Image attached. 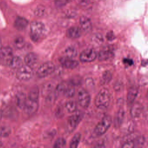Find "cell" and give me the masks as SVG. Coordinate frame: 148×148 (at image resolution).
<instances>
[{
  "mask_svg": "<svg viewBox=\"0 0 148 148\" xmlns=\"http://www.w3.org/2000/svg\"><path fill=\"white\" fill-rule=\"evenodd\" d=\"M110 102V94L106 88L101 89L95 98V104L100 110H104L109 106Z\"/></svg>",
  "mask_w": 148,
  "mask_h": 148,
  "instance_id": "1",
  "label": "cell"
},
{
  "mask_svg": "<svg viewBox=\"0 0 148 148\" xmlns=\"http://www.w3.org/2000/svg\"><path fill=\"white\" fill-rule=\"evenodd\" d=\"M112 124V119L109 115L104 116L96 125L93 130L92 136L94 137L100 136L104 134L109 130Z\"/></svg>",
  "mask_w": 148,
  "mask_h": 148,
  "instance_id": "2",
  "label": "cell"
},
{
  "mask_svg": "<svg viewBox=\"0 0 148 148\" xmlns=\"http://www.w3.org/2000/svg\"><path fill=\"white\" fill-rule=\"evenodd\" d=\"M31 39L34 42H37L40 38L45 30L44 24L39 21H34L30 25Z\"/></svg>",
  "mask_w": 148,
  "mask_h": 148,
  "instance_id": "3",
  "label": "cell"
},
{
  "mask_svg": "<svg viewBox=\"0 0 148 148\" xmlns=\"http://www.w3.org/2000/svg\"><path fill=\"white\" fill-rule=\"evenodd\" d=\"M55 70V65L52 62H46L39 67L36 72V75L38 77L43 78L51 75Z\"/></svg>",
  "mask_w": 148,
  "mask_h": 148,
  "instance_id": "4",
  "label": "cell"
},
{
  "mask_svg": "<svg viewBox=\"0 0 148 148\" xmlns=\"http://www.w3.org/2000/svg\"><path fill=\"white\" fill-rule=\"evenodd\" d=\"M17 70L16 76L18 79L21 81H28L33 75L32 69L26 65H23Z\"/></svg>",
  "mask_w": 148,
  "mask_h": 148,
  "instance_id": "5",
  "label": "cell"
},
{
  "mask_svg": "<svg viewBox=\"0 0 148 148\" xmlns=\"http://www.w3.org/2000/svg\"><path fill=\"white\" fill-rule=\"evenodd\" d=\"M78 100L79 105L86 109L90 103L91 97L89 92L85 89H80L78 92Z\"/></svg>",
  "mask_w": 148,
  "mask_h": 148,
  "instance_id": "6",
  "label": "cell"
},
{
  "mask_svg": "<svg viewBox=\"0 0 148 148\" xmlns=\"http://www.w3.org/2000/svg\"><path fill=\"white\" fill-rule=\"evenodd\" d=\"M83 117L84 113L82 112L81 111H76L68 119V127L72 131L75 130L81 122Z\"/></svg>",
  "mask_w": 148,
  "mask_h": 148,
  "instance_id": "7",
  "label": "cell"
},
{
  "mask_svg": "<svg viewBox=\"0 0 148 148\" xmlns=\"http://www.w3.org/2000/svg\"><path fill=\"white\" fill-rule=\"evenodd\" d=\"M38 107V100H34L27 98L23 110L28 115H32L36 113Z\"/></svg>",
  "mask_w": 148,
  "mask_h": 148,
  "instance_id": "8",
  "label": "cell"
},
{
  "mask_svg": "<svg viewBox=\"0 0 148 148\" xmlns=\"http://www.w3.org/2000/svg\"><path fill=\"white\" fill-rule=\"evenodd\" d=\"M97 57L96 51L93 49H87L84 50L79 56L81 62H91L95 60Z\"/></svg>",
  "mask_w": 148,
  "mask_h": 148,
  "instance_id": "9",
  "label": "cell"
},
{
  "mask_svg": "<svg viewBox=\"0 0 148 148\" xmlns=\"http://www.w3.org/2000/svg\"><path fill=\"white\" fill-rule=\"evenodd\" d=\"M13 54L12 50L9 47H2L0 49V59L3 61L7 62L8 64L13 56Z\"/></svg>",
  "mask_w": 148,
  "mask_h": 148,
  "instance_id": "10",
  "label": "cell"
},
{
  "mask_svg": "<svg viewBox=\"0 0 148 148\" xmlns=\"http://www.w3.org/2000/svg\"><path fill=\"white\" fill-rule=\"evenodd\" d=\"M60 62L64 67L67 69H74L78 66L79 62L72 58L65 57L60 60Z\"/></svg>",
  "mask_w": 148,
  "mask_h": 148,
  "instance_id": "11",
  "label": "cell"
},
{
  "mask_svg": "<svg viewBox=\"0 0 148 148\" xmlns=\"http://www.w3.org/2000/svg\"><path fill=\"white\" fill-rule=\"evenodd\" d=\"M38 61V57L34 53L30 52L27 53L25 58V65L32 69L35 67Z\"/></svg>",
  "mask_w": 148,
  "mask_h": 148,
  "instance_id": "12",
  "label": "cell"
},
{
  "mask_svg": "<svg viewBox=\"0 0 148 148\" xmlns=\"http://www.w3.org/2000/svg\"><path fill=\"white\" fill-rule=\"evenodd\" d=\"M79 24L83 31L89 32L92 28V23L90 20L86 16H83L79 19Z\"/></svg>",
  "mask_w": 148,
  "mask_h": 148,
  "instance_id": "13",
  "label": "cell"
},
{
  "mask_svg": "<svg viewBox=\"0 0 148 148\" xmlns=\"http://www.w3.org/2000/svg\"><path fill=\"white\" fill-rule=\"evenodd\" d=\"M66 36L69 38L77 39L82 35V31L77 27H70L66 31Z\"/></svg>",
  "mask_w": 148,
  "mask_h": 148,
  "instance_id": "14",
  "label": "cell"
},
{
  "mask_svg": "<svg viewBox=\"0 0 148 148\" xmlns=\"http://www.w3.org/2000/svg\"><path fill=\"white\" fill-rule=\"evenodd\" d=\"M138 89L136 86L132 87L129 90L127 96V102L129 105L134 103L138 94Z\"/></svg>",
  "mask_w": 148,
  "mask_h": 148,
  "instance_id": "15",
  "label": "cell"
},
{
  "mask_svg": "<svg viewBox=\"0 0 148 148\" xmlns=\"http://www.w3.org/2000/svg\"><path fill=\"white\" fill-rule=\"evenodd\" d=\"M28 25V21L23 17H18L14 21V27L19 31L25 29Z\"/></svg>",
  "mask_w": 148,
  "mask_h": 148,
  "instance_id": "16",
  "label": "cell"
},
{
  "mask_svg": "<svg viewBox=\"0 0 148 148\" xmlns=\"http://www.w3.org/2000/svg\"><path fill=\"white\" fill-rule=\"evenodd\" d=\"M143 107L141 103H136L132 106L130 110V114L132 117L134 118L138 117L143 111Z\"/></svg>",
  "mask_w": 148,
  "mask_h": 148,
  "instance_id": "17",
  "label": "cell"
},
{
  "mask_svg": "<svg viewBox=\"0 0 148 148\" xmlns=\"http://www.w3.org/2000/svg\"><path fill=\"white\" fill-rule=\"evenodd\" d=\"M8 64L12 69L17 70L24 65L22 59L18 56H13L10 60Z\"/></svg>",
  "mask_w": 148,
  "mask_h": 148,
  "instance_id": "18",
  "label": "cell"
},
{
  "mask_svg": "<svg viewBox=\"0 0 148 148\" xmlns=\"http://www.w3.org/2000/svg\"><path fill=\"white\" fill-rule=\"evenodd\" d=\"M27 98L25 94L23 92H20L18 93L15 98V102L17 106L21 109L23 110L25 103L26 101Z\"/></svg>",
  "mask_w": 148,
  "mask_h": 148,
  "instance_id": "19",
  "label": "cell"
},
{
  "mask_svg": "<svg viewBox=\"0 0 148 148\" xmlns=\"http://www.w3.org/2000/svg\"><path fill=\"white\" fill-rule=\"evenodd\" d=\"M112 74L109 71H106L104 72L100 77V84L101 85H106L109 84L112 79Z\"/></svg>",
  "mask_w": 148,
  "mask_h": 148,
  "instance_id": "20",
  "label": "cell"
},
{
  "mask_svg": "<svg viewBox=\"0 0 148 148\" xmlns=\"http://www.w3.org/2000/svg\"><path fill=\"white\" fill-rule=\"evenodd\" d=\"M113 52L110 50H103L99 53L98 55L99 60L100 61H105L110 59L113 57Z\"/></svg>",
  "mask_w": 148,
  "mask_h": 148,
  "instance_id": "21",
  "label": "cell"
},
{
  "mask_svg": "<svg viewBox=\"0 0 148 148\" xmlns=\"http://www.w3.org/2000/svg\"><path fill=\"white\" fill-rule=\"evenodd\" d=\"M124 110L123 109H120L117 112L114 120V125L116 127H119L123 123L124 118Z\"/></svg>",
  "mask_w": 148,
  "mask_h": 148,
  "instance_id": "22",
  "label": "cell"
},
{
  "mask_svg": "<svg viewBox=\"0 0 148 148\" xmlns=\"http://www.w3.org/2000/svg\"><path fill=\"white\" fill-rule=\"evenodd\" d=\"M64 53L65 57L73 58L77 55V50L74 46H70L66 49Z\"/></svg>",
  "mask_w": 148,
  "mask_h": 148,
  "instance_id": "23",
  "label": "cell"
},
{
  "mask_svg": "<svg viewBox=\"0 0 148 148\" xmlns=\"http://www.w3.org/2000/svg\"><path fill=\"white\" fill-rule=\"evenodd\" d=\"M12 132L11 127L6 124L0 125V137L6 138L9 136Z\"/></svg>",
  "mask_w": 148,
  "mask_h": 148,
  "instance_id": "24",
  "label": "cell"
},
{
  "mask_svg": "<svg viewBox=\"0 0 148 148\" xmlns=\"http://www.w3.org/2000/svg\"><path fill=\"white\" fill-rule=\"evenodd\" d=\"M65 107L69 113H73L77 111V103L74 100H70L66 104Z\"/></svg>",
  "mask_w": 148,
  "mask_h": 148,
  "instance_id": "25",
  "label": "cell"
},
{
  "mask_svg": "<svg viewBox=\"0 0 148 148\" xmlns=\"http://www.w3.org/2000/svg\"><path fill=\"white\" fill-rule=\"evenodd\" d=\"M81 134L77 133L73 136L70 143V147L71 148H76L78 146L81 139Z\"/></svg>",
  "mask_w": 148,
  "mask_h": 148,
  "instance_id": "26",
  "label": "cell"
},
{
  "mask_svg": "<svg viewBox=\"0 0 148 148\" xmlns=\"http://www.w3.org/2000/svg\"><path fill=\"white\" fill-rule=\"evenodd\" d=\"M39 96V90L37 86L33 87L30 90L28 94V98L34 100H38Z\"/></svg>",
  "mask_w": 148,
  "mask_h": 148,
  "instance_id": "27",
  "label": "cell"
},
{
  "mask_svg": "<svg viewBox=\"0 0 148 148\" xmlns=\"http://www.w3.org/2000/svg\"><path fill=\"white\" fill-rule=\"evenodd\" d=\"M25 39L22 37H19L14 39V47L18 49H21L25 47Z\"/></svg>",
  "mask_w": 148,
  "mask_h": 148,
  "instance_id": "28",
  "label": "cell"
},
{
  "mask_svg": "<svg viewBox=\"0 0 148 148\" xmlns=\"http://www.w3.org/2000/svg\"><path fill=\"white\" fill-rule=\"evenodd\" d=\"M75 94V89L74 86L72 84L69 85L68 87L64 92V95L67 98H71L74 96Z\"/></svg>",
  "mask_w": 148,
  "mask_h": 148,
  "instance_id": "29",
  "label": "cell"
},
{
  "mask_svg": "<svg viewBox=\"0 0 148 148\" xmlns=\"http://www.w3.org/2000/svg\"><path fill=\"white\" fill-rule=\"evenodd\" d=\"M69 85L66 82H62L56 88V93L58 94H64Z\"/></svg>",
  "mask_w": 148,
  "mask_h": 148,
  "instance_id": "30",
  "label": "cell"
},
{
  "mask_svg": "<svg viewBox=\"0 0 148 148\" xmlns=\"http://www.w3.org/2000/svg\"><path fill=\"white\" fill-rule=\"evenodd\" d=\"M66 145V141L63 138H59L55 141L53 147L54 148H63Z\"/></svg>",
  "mask_w": 148,
  "mask_h": 148,
  "instance_id": "31",
  "label": "cell"
},
{
  "mask_svg": "<svg viewBox=\"0 0 148 148\" xmlns=\"http://www.w3.org/2000/svg\"><path fill=\"white\" fill-rule=\"evenodd\" d=\"M45 8L42 5H39L36 8L34 11V14L38 17L43 16L45 13Z\"/></svg>",
  "mask_w": 148,
  "mask_h": 148,
  "instance_id": "32",
  "label": "cell"
},
{
  "mask_svg": "<svg viewBox=\"0 0 148 148\" xmlns=\"http://www.w3.org/2000/svg\"><path fill=\"white\" fill-rule=\"evenodd\" d=\"M122 147L124 148H132L135 147L134 140L129 139L123 145Z\"/></svg>",
  "mask_w": 148,
  "mask_h": 148,
  "instance_id": "33",
  "label": "cell"
},
{
  "mask_svg": "<svg viewBox=\"0 0 148 148\" xmlns=\"http://www.w3.org/2000/svg\"><path fill=\"white\" fill-rule=\"evenodd\" d=\"M123 62L125 64L127 65L131 66H132L134 64V62H133L132 60L129 58H124L123 60Z\"/></svg>",
  "mask_w": 148,
  "mask_h": 148,
  "instance_id": "34",
  "label": "cell"
},
{
  "mask_svg": "<svg viewBox=\"0 0 148 148\" xmlns=\"http://www.w3.org/2000/svg\"><path fill=\"white\" fill-rule=\"evenodd\" d=\"M107 39L109 40H112L115 38V36L112 32H109L107 34L106 36Z\"/></svg>",
  "mask_w": 148,
  "mask_h": 148,
  "instance_id": "35",
  "label": "cell"
},
{
  "mask_svg": "<svg viewBox=\"0 0 148 148\" xmlns=\"http://www.w3.org/2000/svg\"><path fill=\"white\" fill-rule=\"evenodd\" d=\"M95 147H99V148H103V147H105L104 145L103 144L99 143V144L95 146Z\"/></svg>",
  "mask_w": 148,
  "mask_h": 148,
  "instance_id": "36",
  "label": "cell"
},
{
  "mask_svg": "<svg viewBox=\"0 0 148 148\" xmlns=\"http://www.w3.org/2000/svg\"><path fill=\"white\" fill-rule=\"evenodd\" d=\"M2 116H3V112H2V110H0V120H1Z\"/></svg>",
  "mask_w": 148,
  "mask_h": 148,
  "instance_id": "37",
  "label": "cell"
},
{
  "mask_svg": "<svg viewBox=\"0 0 148 148\" xmlns=\"http://www.w3.org/2000/svg\"><path fill=\"white\" fill-rule=\"evenodd\" d=\"M2 47V42H1V39H0V49H1V48Z\"/></svg>",
  "mask_w": 148,
  "mask_h": 148,
  "instance_id": "38",
  "label": "cell"
}]
</instances>
